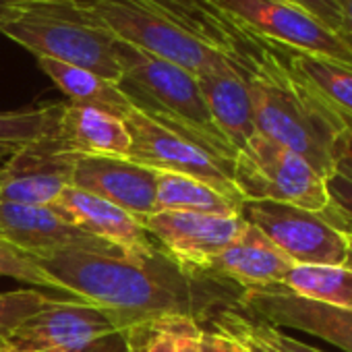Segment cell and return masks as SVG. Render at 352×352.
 <instances>
[{
    "label": "cell",
    "mask_w": 352,
    "mask_h": 352,
    "mask_svg": "<svg viewBox=\"0 0 352 352\" xmlns=\"http://www.w3.org/2000/svg\"><path fill=\"white\" fill-rule=\"evenodd\" d=\"M327 204L319 216L352 247V162L338 157L336 168L325 179Z\"/></svg>",
    "instance_id": "484cf974"
},
{
    "label": "cell",
    "mask_w": 352,
    "mask_h": 352,
    "mask_svg": "<svg viewBox=\"0 0 352 352\" xmlns=\"http://www.w3.org/2000/svg\"><path fill=\"white\" fill-rule=\"evenodd\" d=\"M87 9L124 44L199 77L228 63L149 0H85Z\"/></svg>",
    "instance_id": "277c9868"
},
{
    "label": "cell",
    "mask_w": 352,
    "mask_h": 352,
    "mask_svg": "<svg viewBox=\"0 0 352 352\" xmlns=\"http://www.w3.org/2000/svg\"><path fill=\"white\" fill-rule=\"evenodd\" d=\"M232 181L245 201H278L311 212L327 204L323 176L302 155L259 133L236 151Z\"/></svg>",
    "instance_id": "5b68a950"
},
{
    "label": "cell",
    "mask_w": 352,
    "mask_h": 352,
    "mask_svg": "<svg viewBox=\"0 0 352 352\" xmlns=\"http://www.w3.org/2000/svg\"><path fill=\"white\" fill-rule=\"evenodd\" d=\"M280 286L307 300L352 309V265L296 263Z\"/></svg>",
    "instance_id": "cb8c5ba5"
},
{
    "label": "cell",
    "mask_w": 352,
    "mask_h": 352,
    "mask_svg": "<svg viewBox=\"0 0 352 352\" xmlns=\"http://www.w3.org/2000/svg\"><path fill=\"white\" fill-rule=\"evenodd\" d=\"M54 300V296H48L38 288L0 292V340H5L28 317L42 311Z\"/></svg>",
    "instance_id": "83f0119b"
},
{
    "label": "cell",
    "mask_w": 352,
    "mask_h": 352,
    "mask_svg": "<svg viewBox=\"0 0 352 352\" xmlns=\"http://www.w3.org/2000/svg\"><path fill=\"white\" fill-rule=\"evenodd\" d=\"M0 276L5 278H13V280H21L25 284H32V288H48L52 292H58L63 298L67 300H81L87 302L83 298H79L77 294H73L69 288H65L54 276H50L34 255L21 251L19 247L11 245L9 241L0 239Z\"/></svg>",
    "instance_id": "4316f807"
},
{
    "label": "cell",
    "mask_w": 352,
    "mask_h": 352,
    "mask_svg": "<svg viewBox=\"0 0 352 352\" xmlns=\"http://www.w3.org/2000/svg\"><path fill=\"white\" fill-rule=\"evenodd\" d=\"M118 331L112 315L91 302L56 298L17 325L0 348L11 352H56Z\"/></svg>",
    "instance_id": "30bf717a"
},
{
    "label": "cell",
    "mask_w": 352,
    "mask_h": 352,
    "mask_svg": "<svg viewBox=\"0 0 352 352\" xmlns=\"http://www.w3.org/2000/svg\"><path fill=\"white\" fill-rule=\"evenodd\" d=\"M0 239L9 241L34 257L58 253L124 257L110 243L75 228L52 208L42 206H17L0 201Z\"/></svg>",
    "instance_id": "7c38bea8"
},
{
    "label": "cell",
    "mask_w": 352,
    "mask_h": 352,
    "mask_svg": "<svg viewBox=\"0 0 352 352\" xmlns=\"http://www.w3.org/2000/svg\"><path fill=\"white\" fill-rule=\"evenodd\" d=\"M243 216L197 214V212H155L143 228L160 249L181 267L201 274L206 263L230 247L247 228Z\"/></svg>",
    "instance_id": "9c48e42d"
},
{
    "label": "cell",
    "mask_w": 352,
    "mask_h": 352,
    "mask_svg": "<svg viewBox=\"0 0 352 352\" xmlns=\"http://www.w3.org/2000/svg\"><path fill=\"white\" fill-rule=\"evenodd\" d=\"M199 352H251V350L245 348L243 344H239L236 340L220 333V331H214V329L204 327Z\"/></svg>",
    "instance_id": "f546056e"
},
{
    "label": "cell",
    "mask_w": 352,
    "mask_h": 352,
    "mask_svg": "<svg viewBox=\"0 0 352 352\" xmlns=\"http://www.w3.org/2000/svg\"><path fill=\"white\" fill-rule=\"evenodd\" d=\"M38 0H0V30L23 15Z\"/></svg>",
    "instance_id": "1f68e13d"
},
{
    "label": "cell",
    "mask_w": 352,
    "mask_h": 352,
    "mask_svg": "<svg viewBox=\"0 0 352 352\" xmlns=\"http://www.w3.org/2000/svg\"><path fill=\"white\" fill-rule=\"evenodd\" d=\"M157 172L112 155H77L73 168V185L112 206L124 210L141 224L155 214Z\"/></svg>",
    "instance_id": "5bb4252c"
},
{
    "label": "cell",
    "mask_w": 352,
    "mask_h": 352,
    "mask_svg": "<svg viewBox=\"0 0 352 352\" xmlns=\"http://www.w3.org/2000/svg\"><path fill=\"white\" fill-rule=\"evenodd\" d=\"M157 172V170H155ZM155 210L157 212H197L241 216L243 204L220 193L212 185L185 174L157 172L155 181Z\"/></svg>",
    "instance_id": "7402d4cb"
},
{
    "label": "cell",
    "mask_w": 352,
    "mask_h": 352,
    "mask_svg": "<svg viewBox=\"0 0 352 352\" xmlns=\"http://www.w3.org/2000/svg\"><path fill=\"white\" fill-rule=\"evenodd\" d=\"M0 352H11V350H3V348H0Z\"/></svg>",
    "instance_id": "d590c367"
},
{
    "label": "cell",
    "mask_w": 352,
    "mask_h": 352,
    "mask_svg": "<svg viewBox=\"0 0 352 352\" xmlns=\"http://www.w3.org/2000/svg\"><path fill=\"white\" fill-rule=\"evenodd\" d=\"M13 153H15V149H11V147H0V160H9Z\"/></svg>",
    "instance_id": "e575fe53"
},
{
    "label": "cell",
    "mask_w": 352,
    "mask_h": 352,
    "mask_svg": "<svg viewBox=\"0 0 352 352\" xmlns=\"http://www.w3.org/2000/svg\"><path fill=\"white\" fill-rule=\"evenodd\" d=\"M338 157H346L352 162V122L344 124V131H342L340 143H338Z\"/></svg>",
    "instance_id": "836d02e7"
},
{
    "label": "cell",
    "mask_w": 352,
    "mask_h": 352,
    "mask_svg": "<svg viewBox=\"0 0 352 352\" xmlns=\"http://www.w3.org/2000/svg\"><path fill=\"white\" fill-rule=\"evenodd\" d=\"M288 3L300 7L302 11L313 15L317 21H321L327 30L338 34L340 19H342L340 0H288Z\"/></svg>",
    "instance_id": "f1b7e54d"
},
{
    "label": "cell",
    "mask_w": 352,
    "mask_h": 352,
    "mask_svg": "<svg viewBox=\"0 0 352 352\" xmlns=\"http://www.w3.org/2000/svg\"><path fill=\"white\" fill-rule=\"evenodd\" d=\"M38 65L58 85V89L71 100L69 104L73 106L96 108V110L114 114L118 118H124L133 108V102L116 83L91 71L71 67L52 58H38Z\"/></svg>",
    "instance_id": "ffe728a7"
},
{
    "label": "cell",
    "mask_w": 352,
    "mask_h": 352,
    "mask_svg": "<svg viewBox=\"0 0 352 352\" xmlns=\"http://www.w3.org/2000/svg\"><path fill=\"white\" fill-rule=\"evenodd\" d=\"M65 104H48L40 108H25L0 112V147L15 151L50 139L58 133Z\"/></svg>",
    "instance_id": "d4e9b609"
},
{
    "label": "cell",
    "mask_w": 352,
    "mask_h": 352,
    "mask_svg": "<svg viewBox=\"0 0 352 352\" xmlns=\"http://www.w3.org/2000/svg\"><path fill=\"white\" fill-rule=\"evenodd\" d=\"M36 259L73 294L106 309L118 329L166 313L189 315L201 323L216 309L236 305L243 294L230 282L181 267L164 251L143 263L94 253Z\"/></svg>",
    "instance_id": "6da1fadb"
},
{
    "label": "cell",
    "mask_w": 352,
    "mask_h": 352,
    "mask_svg": "<svg viewBox=\"0 0 352 352\" xmlns=\"http://www.w3.org/2000/svg\"><path fill=\"white\" fill-rule=\"evenodd\" d=\"M131 135L129 160L157 172H174L199 179L230 199L245 204L232 181V162L220 157L197 139L185 135L151 114L131 108L122 118Z\"/></svg>",
    "instance_id": "8992f818"
},
{
    "label": "cell",
    "mask_w": 352,
    "mask_h": 352,
    "mask_svg": "<svg viewBox=\"0 0 352 352\" xmlns=\"http://www.w3.org/2000/svg\"><path fill=\"white\" fill-rule=\"evenodd\" d=\"M340 11H342V19H340L338 36L352 52V0H340Z\"/></svg>",
    "instance_id": "d6a6232c"
},
{
    "label": "cell",
    "mask_w": 352,
    "mask_h": 352,
    "mask_svg": "<svg viewBox=\"0 0 352 352\" xmlns=\"http://www.w3.org/2000/svg\"><path fill=\"white\" fill-rule=\"evenodd\" d=\"M116 56L122 71L118 87L135 108L197 139L220 157L234 160L236 151L216 126L195 75L120 40Z\"/></svg>",
    "instance_id": "7a4b0ae2"
},
{
    "label": "cell",
    "mask_w": 352,
    "mask_h": 352,
    "mask_svg": "<svg viewBox=\"0 0 352 352\" xmlns=\"http://www.w3.org/2000/svg\"><path fill=\"white\" fill-rule=\"evenodd\" d=\"M234 307L276 327L298 329L352 352V309L307 300L282 286L243 290Z\"/></svg>",
    "instance_id": "4fadbf2b"
},
{
    "label": "cell",
    "mask_w": 352,
    "mask_h": 352,
    "mask_svg": "<svg viewBox=\"0 0 352 352\" xmlns=\"http://www.w3.org/2000/svg\"><path fill=\"white\" fill-rule=\"evenodd\" d=\"M208 3L272 44L329 58L352 69V52L342 38L288 0H208Z\"/></svg>",
    "instance_id": "52a82bcc"
},
{
    "label": "cell",
    "mask_w": 352,
    "mask_h": 352,
    "mask_svg": "<svg viewBox=\"0 0 352 352\" xmlns=\"http://www.w3.org/2000/svg\"><path fill=\"white\" fill-rule=\"evenodd\" d=\"M296 263L276 247L257 226L247 224L245 232L222 253L212 257L201 274L230 282L241 290L280 286Z\"/></svg>",
    "instance_id": "2e32d148"
},
{
    "label": "cell",
    "mask_w": 352,
    "mask_h": 352,
    "mask_svg": "<svg viewBox=\"0 0 352 352\" xmlns=\"http://www.w3.org/2000/svg\"><path fill=\"white\" fill-rule=\"evenodd\" d=\"M50 208L75 228L116 247L129 261L143 263L162 251L139 220L77 187H67Z\"/></svg>",
    "instance_id": "9a60e30c"
},
{
    "label": "cell",
    "mask_w": 352,
    "mask_h": 352,
    "mask_svg": "<svg viewBox=\"0 0 352 352\" xmlns=\"http://www.w3.org/2000/svg\"><path fill=\"white\" fill-rule=\"evenodd\" d=\"M0 34L36 58H52L120 83L118 40L87 9L85 0H38Z\"/></svg>",
    "instance_id": "3957f363"
},
{
    "label": "cell",
    "mask_w": 352,
    "mask_h": 352,
    "mask_svg": "<svg viewBox=\"0 0 352 352\" xmlns=\"http://www.w3.org/2000/svg\"><path fill=\"white\" fill-rule=\"evenodd\" d=\"M0 342H3V340H0Z\"/></svg>",
    "instance_id": "8d00e7d4"
},
{
    "label": "cell",
    "mask_w": 352,
    "mask_h": 352,
    "mask_svg": "<svg viewBox=\"0 0 352 352\" xmlns=\"http://www.w3.org/2000/svg\"><path fill=\"white\" fill-rule=\"evenodd\" d=\"M197 83L220 133L234 151L243 149L247 141L257 135L251 96L243 75L230 63H224L201 73Z\"/></svg>",
    "instance_id": "e0dca14e"
},
{
    "label": "cell",
    "mask_w": 352,
    "mask_h": 352,
    "mask_svg": "<svg viewBox=\"0 0 352 352\" xmlns=\"http://www.w3.org/2000/svg\"><path fill=\"white\" fill-rule=\"evenodd\" d=\"M56 352H126V344H124L122 331L118 329V331L106 333L94 342H87L83 346L69 348V350H56Z\"/></svg>",
    "instance_id": "4dcf8cb0"
},
{
    "label": "cell",
    "mask_w": 352,
    "mask_h": 352,
    "mask_svg": "<svg viewBox=\"0 0 352 352\" xmlns=\"http://www.w3.org/2000/svg\"><path fill=\"white\" fill-rule=\"evenodd\" d=\"M206 323L208 329L220 331L236 340L251 352H323L284 333L282 327H276L265 319L243 313L234 305L216 309L206 319Z\"/></svg>",
    "instance_id": "603a6c76"
},
{
    "label": "cell",
    "mask_w": 352,
    "mask_h": 352,
    "mask_svg": "<svg viewBox=\"0 0 352 352\" xmlns=\"http://www.w3.org/2000/svg\"><path fill=\"white\" fill-rule=\"evenodd\" d=\"M276 46L280 48L288 69L300 81H305L344 120V124L352 122V69L329 58L292 50L280 44Z\"/></svg>",
    "instance_id": "d6986e66"
},
{
    "label": "cell",
    "mask_w": 352,
    "mask_h": 352,
    "mask_svg": "<svg viewBox=\"0 0 352 352\" xmlns=\"http://www.w3.org/2000/svg\"><path fill=\"white\" fill-rule=\"evenodd\" d=\"M75 157L56 135L15 151L0 168V201L50 208L73 185Z\"/></svg>",
    "instance_id": "8fae6325"
},
{
    "label": "cell",
    "mask_w": 352,
    "mask_h": 352,
    "mask_svg": "<svg viewBox=\"0 0 352 352\" xmlns=\"http://www.w3.org/2000/svg\"><path fill=\"white\" fill-rule=\"evenodd\" d=\"M56 141L75 155L126 157L131 151V135L122 118L73 104H65Z\"/></svg>",
    "instance_id": "ac0fdd59"
},
{
    "label": "cell",
    "mask_w": 352,
    "mask_h": 352,
    "mask_svg": "<svg viewBox=\"0 0 352 352\" xmlns=\"http://www.w3.org/2000/svg\"><path fill=\"white\" fill-rule=\"evenodd\" d=\"M126 352H199L204 325L179 313L153 315L120 329Z\"/></svg>",
    "instance_id": "44dd1931"
},
{
    "label": "cell",
    "mask_w": 352,
    "mask_h": 352,
    "mask_svg": "<svg viewBox=\"0 0 352 352\" xmlns=\"http://www.w3.org/2000/svg\"><path fill=\"white\" fill-rule=\"evenodd\" d=\"M241 216L257 226L294 263L352 265L350 243L319 212L278 201H245Z\"/></svg>",
    "instance_id": "ba28073f"
}]
</instances>
